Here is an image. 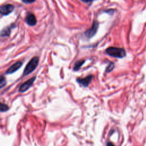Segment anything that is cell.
Instances as JSON below:
<instances>
[{
  "label": "cell",
  "mask_w": 146,
  "mask_h": 146,
  "mask_svg": "<svg viewBox=\"0 0 146 146\" xmlns=\"http://www.w3.org/2000/svg\"><path fill=\"white\" fill-rule=\"evenodd\" d=\"M106 52L111 56L117 58H122L126 55V52L124 48L116 47H108L106 50Z\"/></svg>",
  "instance_id": "6da1fadb"
},
{
  "label": "cell",
  "mask_w": 146,
  "mask_h": 146,
  "mask_svg": "<svg viewBox=\"0 0 146 146\" xmlns=\"http://www.w3.org/2000/svg\"><path fill=\"white\" fill-rule=\"evenodd\" d=\"M39 63V58L34 56L27 64L23 72V76H25L31 73L37 67Z\"/></svg>",
  "instance_id": "7a4b0ae2"
},
{
  "label": "cell",
  "mask_w": 146,
  "mask_h": 146,
  "mask_svg": "<svg viewBox=\"0 0 146 146\" xmlns=\"http://www.w3.org/2000/svg\"><path fill=\"white\" fill-rule=\"evenodd\" d=\"M98 27H99V22L96 21H94L92 26L85 31L84 33L85 36L88 39L92 38L96 33Z\"/></svg>",
  "instance_id": "3957f363"
},
{
  "label": "cell",
  "mask_w": 146,
  "mask_h": 146,
  "mask_svg": "<svg viewBox=\"0 0 146 146\" xmlns=\"http://www.w3.org/2000/svg\"><path fill=\"white\" fill-rule=\"evenodd\" d=\"M36 76H33L29 79V80H27V81H26L25 82H24L23 83H22L19 87V91L20 92H24L26 91L27 90H29V88L32 86V84L34 82Z\"/></svg>",
  "instance_id": "277c9868"
},
{
  "label": "cell",
  "mask_w": 146,
  "mask_h": 146,
  "mask_svg": "<svg viewBox=\"0 0 146 146\" xmlns=\"http://www.w3.org/2000/svg\"><path fill=\"white\" fill-rule=\"evenodd\" d=\"M14 9V6L11 4H5L1 6L0 13L3 15H7L11 13Z\"/></svg>",
  "instance_id": "5b68a950"
},
{
  "label": "cell",
  "mask_w": 146,
  "mask_h": 146,
  "mask_svg": "<svg viewBox=\"0 0 146 146\" xmlns=\"http://www.w3.org/2000/svg\"><path fill=\"white\" fill-rule=\"evenodd\" d=\"M94 76L92 75H89L83 78H78L76 79V81L78 83L82 85L83 87H87L90 84Z\"/></svg>",
  "instance_id": "8992f818"
},
{
  "label": "cell",
  "mask_w": 146,
  "mask_h": 146,
  "mask_svg": "<svg viewBox=\"0 0 146 146\" xmlns=\"http://www.w3.org/2000/svg\"><path fill=\"white\" fill-rule=\"evenodd\" d=\"M23 63L21 61H18L14 63L13 65H11L6 71V74H11L14 72H15L17 70H18L19 68H21L22 66Z\"/></svg>",
  "instance_id": "52a82bcc"
},
{
  "label": "cell",
  "mask_w": 146,
  "mask_h": 146,
  "mask_svg": "<svg viewBox=\"0 0 146 146\" xmlns=\"http://www.w3.org/2000/svg\"><path fill=\"white\" fill-rule=\"evenodd\" d=\"M25 21L29 26H34L36 23V19L32 13H29L25 18Z\"/></svg>",
  "instance_id": "ba28073f"
},
{
  "label": "cell",
  "mask_w": 146,
  "mask_h": 146,
  "mask_svg": "<svg viewBox=\"0 0 146 146\" xmlns=\"http://www.w3.org/2000/svg\"><path fill=\"white\" fill-rule=\"evenodd\" d=\"M84 62H85V60H83V59H81L76 62L74 66V70L75 71H78L81 67V66H82V65L84 63Z\"/></svg>",
  "instance_id": "9c48e42d"
},
{
  "label": "cell",
  "mask_w": 146,
  "mask_h": 146,
  "mask_svg": "<svg viewBox=\"0 0 146 146\" xmlns=\"http://www.w3.org/2000/svg\"><path fill=\"white\" fill-rule=\"evenodd\" d=\"M10 31H11V30H10V28L9 27L3 29L1 31V36H4L9 35L10 33Z\"/></svg>",
  "instance_id": "30bf717a"
},
{
  "label": "cell",
  "mask_w": 146,
  "mask_h": 146,
  "mask_svg": "<svg viewBox=\"0 0 146 146\" xmlns=\"http://www.w3.org/2000/svg\"><path fill=\"white\" fill-rule=\"evenodd\" d=\"M6 84V80L5 78L3 76V75L1 76L0 78V87L1 88H2L3 87L5 86Z\"/></svg>",
  "instance_id": "8fae6325"
},
{
  "label": "cell",
  "mask_w": 146,
  "mask_h": 146,
  "mask_svg": "<svg viewBox=\"0 0 146 146\" xmlns=\"http://www.w3.org/2000/svg\"><path fill=\"white\" fill-rule=\"evenodd\" d=\"M115 67V64L113 63L112 62H110V64L108 65V66L107 67L106 69V72H111L114 68Z\"/></svg>",
  "instance_id": "7c38bea8"
},
{
  "label": "cell",
  "mask_w": 146,
  "mask_h": 146,
  "mask_svg": "<svg viewBox=\"0 0 146 146\" xmlns=\"http://www.w3.org/2000/svg\"><path fill=\"white\" fill-rule=\"evenodd\" d=\"M9 110V107L6 104H3L2 103H1V111L5 112Z\"/></svg>",
  "instance_id": "4fadbf2b"
},
{
  "label": "cell",
  "mask_w": 146,
  "mask_h": 146,
  "mask_svg": "<svg viewBox=\"0 0 146 146\" xmlns=\"http://www.w3.org/2000/svg\"><path fill=\"white\" fill-rule=\"evenodd\" d=\"M22 1L25 3H31L35 2V0H22Z\"/></svg>",
  "instance_id": "5bb4252c"
},
{
  "label": "cell",
  "mask_w": 146,
  "mask_h": 146,
  "mask_svg": "<svg viewBox=\"0 0 146 146\" xmlns=\"http://www.w3.org/2000/svg\"><path fill=\"white\" fill-rule=\"evenodd\" d=\"M106 146H115V145L111 142H108L106 144Z\"/></svg>",
  "instance_id": "9a60e30c"
},
{
  "label": "cell",
  "mask_w": 146,
  "mask_h": 146,
  "mask_svg": "<svg viewBox=\"0 0 146 146\" xmlns=\"http://www.w3.org/2000/svg\"><path fill=\"white\" fill-rule=\"evenodd\" d=\"M81 1H83V2H85V3H89V2H92V1H94V0H81Z\"/></svg>",
  "instance_id": "2e32d148"
}]
</instances>
